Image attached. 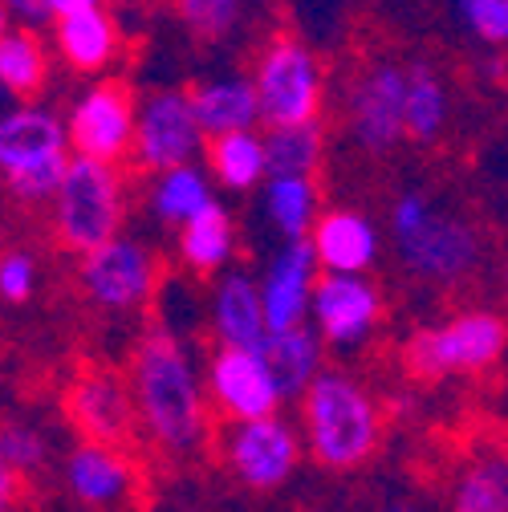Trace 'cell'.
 Masks as SVG:
<instances>
[{"instance_id": "obj_1", "label": "cell", "mask_w": 508, "mask_h": 512, "mask_svg": "<svg viewBox=\"0 0 508 512\" xmlns=\"http://www.w3.org/2000/svg\"><path fill=\"white\" fill-rule=\"evenodd\" d=\"M131 391L139 427L167 456L196 452L208 435V382L179 334L151 326L131 354Z\"/></svg>"}, {"instance_id": "obj_2", "label": "cell", "mask_w": 508, "mask_h": 512, "mask_svg": "<svg viewBox=\"0 0 508 512\" xmlns=\"http://www.w3.org/2000/svg\"><path fill=\"white\" fill-rule=\"evenodd\" d=\"M378 431L383 419L374 395L346 370H322L301 399V439L309 456L330 472L366 464L378 447Z\"/></svg>"}, {"instance_id": "obj_3", "label": "cell", "mask_w": 508, "mask_h": 512, "mask_svg": "<svg viewBox=\"0 0 508 512\" xmlns=\"http://www.w3.org/2000/svg\"><path fill=\"white\" fill-rule=\"evenodd\" d=\"M74 143L66 114L37 102H21L0 118V179L25 208L53 204L74 167Z\"/></svg>"}, {"instance_id": "obj_4", "label": "cell", "mask_w": 508, "mask_h": 512, "mask_svg": "<svg viewBox=\"0 0 508 512\" xmlns=\"http://www.w3.org/2000/svg\"><path fill=\"white\" fill-rule=\"evenodd\" d=\"M49 224H53L57 244L78 256H90L94 248L122 236L126 187H122L118 167L94 163V159H74L57 200L49 204Z\"/></svg>"}, {"instance_id": "obj_5", "label": "cell", "mask_w": 508, "mask_h": 512, "mask_svg": "<svg viewBox=\"0 0 508 512\" xmlns=\"http://www.w3.org/2000/svg\"><path fill=\"white\" fill-rule=\"evenodd\" d=\"M252 86H257V98H261L265 131L322 122L326 70L301 37L293 33L269 37L265 49L257 53V66H252Z\"/></svg>"}, {"instance_id": "obj_6", "label": "cell", "mask_w": 508, "mask_h": 512, "mask_svg": "<svg viewBox=\"0 0 508 512\" xmlns=\"http://www.w3.org/2000/svg\"><path fill=\"white\" fill-rule=\"evenodd\" d=\"M508 346V322L492 309H464L439 326H427L407 338L403 366L411 378L435 382L456 374H480L500 362Z\"/></svg>"}, {"instance_id": "obj_7", "label": "cell", "mask_w": 508, "mask_h": 512, "mask_svg": "<svg viewBox=\"0 0 508 512\" xmlns=\"http://www.w3.org/2000/svg\"><path fill=\"white\" fill-rule=\"evenodd\" d=\"M208 151V135L196 118L192 90H155L139 102V135L131 163L151 179L175 167H192Z\"/></svg>"}, {"instance_id": "obj_8", "label": "cell", "mask_w": 508, "mask_h": 512, "mask_svg": "<svg viewBox=\"0 0 508 512\" xmlns=\"http://www.w3.org/2000/svg\"><path fill=\"white\" fill-rule=\"evenodd\" d=\"M139 102L143 98H135L131 86H122V82L86 86L66 110L74 155L94 159V163H110V167L131 159L135 135H139Z\"/></svg>"}, {"instance_id": "obj_9", "label": "cell", "mask_w": 508, "mask_h": 512, "mask_svg": "<svg viewBox=\"0 0 508 512\" xmlns=\"http://www.w3.org/2000/svg\"><path fill=\"white\" fill-rule=\"evenodd\" d=\"M78 289L106 313L139 309L159 289V256L139 236H114L110 244L78 256Z\"/></svg>"}, {"instance_id": "obj_10", "label": "cell", "mask_w": 508, "mask_h": 512, "mask_svg": "<svg viewBox=\"0 0 508 512\" xmlns=\"http://www.w3.org/2000/svg\"><path fill=\"white\" fill-rule=\"evenodd\" d=\"M301 435L281 415L257 419V423H228L220 439L224 468L248 488V492H277L293 480L301 464Z\"/></svg>"}, {"instance_id": "obj_11", "label": "cell", "mask_w": 508, "mask_h": 512, "mask_svg": "<svg viewBox=\"0 0 508 512\" xmlns=\"http://www.w3.org/2000/svg\"><path fill=\"white\" fill-rule=\"evenodd\" d=\"M346 126L366 155H391L407 139V66L395 61L366 66L350 86Z\"/></svg>"}, {"instance_id": "obj_12", "label": "cell", "mask_w": 508, "mask_h": 512, "mask_svg": "<svg viewBox=\"0 0 508 512\" xmlns=\"http://www.w3.org/2000/svg\"><path fill=\"white\" fill-rule=\"evenodd\" d=\"M208 382V403L228 419V423H257L273 419L285 403L277 378L257 350H224L216 346L204 366Z\"/></svg>"}, {"instance_id": "obj_13", "label": "cell", "mask_w": 508, "mask_h": 512, "mask_svg": "<svg viewBox=\"0 0 508 512\" xmlns=\"http://www.w3.org/2000/svg\"><path fill=\"white\" fill-rule=\"evenodd\" d=\"M399 261L427 285H460L480 265V232L448 212H435L419 232L395 240Z\"/></svg>"}, {"instance_id": "obj_14", "label": "cell", "mask_w": 508, "mask_h": 512, "mask_svg": "<svg viewBox=\"0 0 508 512\" xmlns=\"http://www.w3.org/2000/svg\"><path fill=\"white\" fill-rule=\"evenodd\" d=\"M257 281H261V301H265V317L273 334L309 326L313 293H317V281H322V261H317L309 240H281Z\"/></svg>"}, {"instance_id": "obj_15", "label": "cell", "mask_w": 508, "mask_h": 512, "mask_svg": "<svg viewBox=\"0 0 508 512\" xmlns=\"http://www.w3.org/2000/svg\"><path fill=\"white\" fill-rule=\"evenodd\" d=\"M378 317H383V289L370 277H338V273H322L313 293V317L317 334L326 338V346L334 350H358L362 342H370Z\"/></svg>"}, {"instance_id": "obj_16", "label": "cell", "mask_w": 508, "mask_h": 512, "mask_svg": "<svg viewBox=\"0 0 508 512\" xmlns=\"http://www.w3.org/2000/svg\"><path fill=\"white\" fill-rule=\"evenodd\" d=\"M70 419L78 423V431L94 443H110L118 447L126 435L139 427V407H135V391L131 378H122L114 370H86L74 378L70 387Z\"/></svg>"}, {"instance_id": "obj_17", "label": "cell", "mask_w": 508, "mask_h": 512, "mask_svg": "<svg viewBox=\"0 0 508 512\" xmlns=\"http://www.w3.org/2000/svg\"><path fill=\"white\" fill-rule=\"evenodd\" d=\"M208 330L216 338V346L224 350H265L269 342V317H265V301H261V281L244 273V269H228L212 281L208 289Z\"/></svg>"}, {"instance_id": "obj_18", "label": "cell", "mask_w": 508, "mask_h": 512, "mask_svg": "<svg viewBox=\"0 0 508 512\" xmlns=\"http://www.w3.org/2000/svg\"><path fill=\"white\" fill-rule=\"evenodd\" d=\"M309 244L317 261H322V273H338V277H366L378 265V252H383L378 224L358 208L322 212Z\"/></svg>"}, {"instance_id": "obj_19", "label": "cell", "mask_w": 508, "mask_h": 512, "mask_svg": "<svg viewBox=\"0 0 508 512\" xmlns=\"http://www.w3.org/2000/svg\"><path fill=\"white\" fill-rule=\"evenodd\" d=\"M236 244H240L236 216L220 200H212L196 220H187L175 232V256H179V265L187 273H196V277H208V281H216L220 273L232 269Z\"/></svg>"}, {"instance_id": "obj_20", "label": "cell", "mask_w": 508, "mask_h": 512, "mask_svg": "<svg viewBox=\"0 0 508 512\" xmlns=\"http://www.w3.org/2000/svg\"><path fill=\"white\" fill-rule=\"evenodd\" d=\"M192 102H196V118H200L208 139L244 135V131L265 126L257 86H252V78H244V74L204 78L200 86H192Z\"/></svg>"}, {"instance_id": "obj_21", "label": "cell", "mask_w": 508, "mask_h": 512, "mask_svg": "<svg viewBox=\"0 0 508 512\" xmlns=\"http://www.w3.org/2000/svg\"><path fill=\"white\" fill-rule=\"evenodd\" d=\"M66 488L78 504H90V508L118 504L131 492V464H126L118 447L82 439L66 456Z\"/></svg>"}, {"instance_id": "obj_22", "label": "cell", "mask_w": 508, "mask_h": 512, "mask_svg": "<svg viewBox=\"0 0 508 512\" xmlns=\"http://www.w3.org/2000/svg\"><path fill=\"white\" fill-rule=\"evenodd\" d=\"M212 171L204 163H192V167H175V171H163V175H151L147 179V191H143V208L151 220L167 224V228H183L187 220H196L212 200Z\"/></svg>"}, {"instance_id": "obj_23", "label": "cell", "mask_w": 508, "mask_h": 512, "mask_svg": "<svg viewBox=\"0 0 508 512\" xmlns=\"http://www.w3.org/2000/svg\"><path fill=\"white\" fill-rule=\"evenodd\" d=\"M261 354H265L285 399H305V391L326 370V338L317 334L313 322L297 326V330H285V334H269Z\"/></svg>"}, {"instance_id": "obj_24", "label": "cell", "mask_w": 508, "mask_h": 512, "mask_svg": "<svg viewBox=\"0 0 508 512\" xmlns=\"http://www.w3.org/2000/svg\"><path fill=\"white\" fill-rule=\"evenodd\" d=\"M53 45L70 70L98 74L118 57V25L106 9L61 17V21H53Z\"/></svg>"}, {"instance_id": "obj_25", "label": "cell", "mask_w": 508, "mask_h": 512, "mask_svg": "<svg viewBox=\"0 0 508 512\" xmlns=\"http://www.w3.org/2000/svg\"><path fill=\"white\" fill-rule=\"evenodd\" d=\"M204 167L212 179L228 191H252L269 183V147L261 131H244V135H224L208 139Z\"/></svg>"}, {"instance_id": "obj_26", "label": "cell", "mask_w": 508, "mask_h": 512, "mask_svg": "<svg viewBox=\"0 0 508 512\" xmlns=\"http://www.w3.org/2000/svg\"><path fill=\"white\" fill-rule=\"evenodd\" d=\"M261 208L281 240H309L322 220V191L313 179H269L261 187Z\"/></svg>"}, {"instance_id": "obj_27", "label": "cell", "mask_w": 508, "mask_h": 512, "mask_svg": "<svg viewBox=\"0 0 508 512\" xmlns=\"http://www.w3.org/2000/svg\"><path fill=\"white\" fill-rule=\"evenodd\" d=\"M49 82V53L37 37V29L9 25L0 33V86L13 98H33Z\"/></svg>"}, {"instance_id": "obj_28", "label": "cell", "mask_w": 508, "mask_h": 512, "mask_svg": "<svg viewBox=\"0 0 508 512\" xmlns=\"http://www.w3.org/2000/svg\"><path fill=\"white\" fill-rule=\"evenodd\" d=\"M448 118H452V102H448V90H443L439 74L427 61L407 66V143L435 147Z\"/></svg>"}, {"instance_id": "obj_29", "label": "cell", "mask_w": 508, "mask_h": 512, "mask_svg": "<svg viewBox=\"0 0 508 512\" xmlns=\"http://www.w3.org/2000/svg\"><path fill=\"white\" fill-rule=\"evenodd\" d=\"M269 147V179H313L326 155V126H281V131H265Z\"/></svg>"}, {"instance_id": "obj_30", "label": "cell", "mask_w": 508, "mask_h": 512, "mask_svg": "<svg viewBox=\"0 0 508 512\" xmlns=\"http://www.w3.org/2000/svg\"><path fill=\"white\" fill-rule=\"evenodd\" d=\"M452 512H508V456H476L452 484Z\"/></svg>"}, {"instance_id": "obj_31", "label": "cell", "mask_w": 508, "mask_h": 512, "mask_svg": "<svg viewBox=\"0 0 508 512\" xmlns=\"http://www.w3.org/2000/svg\"><path fill=\"white\" fill-rule=\"evenodd\" d=\"M175 13L200 41H220L240 25L244 0H175Z\"/></svg>"}, {"instance_id": "obj_32", "label": "cell", "mask_w": 508, "mask_h": 512, "mask_svg": "<svg viewBox=\"0 0 508 512\" xmlns=\"http://www.w3.org/2000/svg\"><path fill=\"white\" fill-rule=\"evenodd\" d=\"M49 460V447L45 435L29 423H5L0 431V468L13 472V476H37Z\"/></svg>"}, {"instance_id": "obj_33", "label": "cell", "mask_w": 508, "mask_h": 512, "mask_svg": "<svg viewBox=\"0 0 508 512\" xmlns=\"http://www.w3.org/2000/svg\"><path fill=\"white\" fill-rule=\"evenodd\" d=\"M456 17L480 45H508V0H456Z\"/></svg>"}, {"instance_id": "obj_34", "label": "cell", "mask_w": 508, "mask_h": 512, "mask_svg": "<svg viewBox=\"0 0 508 512\" xmlns=\"http://www.w3.org/2000/svg\"><path fill=\"white\" fill-rule=\"evenodd\" d=\"M37 293V256L25 248H9L0 256V297L5 305H25Z\"/></svg>"}, {"instance_id": "obj_35", "label": "cell", "mask_w": 508, "mask_h": 512, "mask_svg": "<svg viewBox=\"0 0 508 512\" xmlns=\"http://www.w3.org/2000/svg\"><path fill=\"white\" fill-rule=\"evenodd\" d=\"M431 216H435L431 196H427V191H419V187H411V191H403V196L391 204L387 224H391V236H395V240H403V236L419 232V228H423Z\"/></svg>"}, {"instance_id": "obj_36", "label": "cell", "mask_w": 508, "mask_h": 512, "mask_svg": "<svg viewBox=\"0 0 508 512\" xmlns=\"http://www.w3.org/2000/svg\"><path fill=\"white\" fill-rule=\"evenodd\" d=\"M5 13H9L13 21H21L25 29H37V25L53 21L49 9H45V0H5Z\"/></svg>"}, {"instance_id": "obj_37", "label": "cell", "mask_w": 508, "mask_h": 512, "mask_svg": "<svg viewBox=\"0 0 508 512\" xmlns=\"http://www.w3.org/2000/svg\"><path fill=\"white\" fill-rule=\"evenodd\" d=\"M45 9H49L53 21H61V17H74V13L102 9V0H45Z\"/></svg>"}, {"instance_id": "obj_38", "label": "cell", "mask_w": 508, "mask_h": 512, "mask_svg": "<svg viewBox=\"0 0 508 512\" xmlns=\"http://www.w3.org/2000/svg\"><path fill=\"white\" fill-rule=\"evenodd\" d=\"M500 277H504V293H508V256H504V273Z\"/></svg>"}, {"instance_id": "obj_39", "label": "cell", "mask_w": 508, "mask_h": 512, "mask_svg": "<svg viewBox=\"0 0 508 512\" xmlns=\"http://www.w3.org/2000/svg\"><path fill=\"white\" fill-rule=\"evenodd\" d=\"M383 512H411V508H383Z\"/></svg>"}]
</instances>
